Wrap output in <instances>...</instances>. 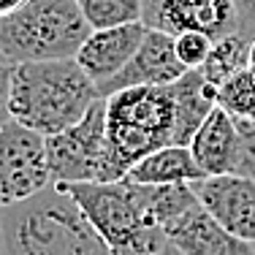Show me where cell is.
<instances>
[{
  "label": "cell",
  "mask_w": 255,
  "mask_h": 255,
  "mask_svg": "<svg viewBox=\"0 0 255 255\" xmlns=\"http://www.w3.org/2000/svg\"><path fill=\"white\" fill-rule=\"evenodd\" d=\"M0 255H112L71 193L44 187L0 209Z\"/></svg>",
  "instance_id": "cell-1"
},
{
  "label": "cell",
  "mask_w": 255,
  "mask_h": 255,
  "mask_svg": "<svg viewBox=\"0 0 255 255\" xmlns=\"http://www.w3.org/2000/svg\"><path fill=\"white\" fill-rule=\"evenodd\" d=\"M98 98L95 82L79 68L76 60L11 65V120L41 133L44 138L76 125Z\"/></svg>",
  "instance_id": "cell-2"
},
{
  "label": "cell",
  "mask_w": 255,
  "mask_h": 255,
  "mask_svg": "<svg viewBox=\"0 0 255 255\" xmlns=\"http://www.w3.org/2000/svg\"><path fill=\"white\" fill-rule=\"evenodd\" d=\"M177 103L171 84L130 87L106 98V160L103 179H125L141 157L174 144Z\"/></svg>",
  "instance_id": "cell-3"
},
{
  "label": "cell",
  "mask_w": 255,
  "mask_h": 255,
  "mask_svg": "<svg viewBox=\"0 0 255 255\" xmlns=\"http://www.w3.org/2000/svg\"><path fill=\"white\" fill-rule=\"evenodd\" d=\"M93 33L76 0H27L0 16L3 65L74 60Z\"/></svg>",
  "instance_id": "cell-4"
},
{
  "label": "cell",
  "mask_w": 255,
  "mask_h": 255,
  "mask_svg": "<svg viewBox=\"0 0 255 255\" xmlns=\"http://www.w3.org/2000/svg\"><path fill=\"white\" fill-rule=\"evenodd\" d=\"M71 193L112 255H163L166 234L152 223L141 204L138 185L117 182H76L60 185Z\"/></svg>",
  "instance_id": "cell-5"
},
{
  "label": "cell",
  "mask_w": 255,
  "mask_h": 255,
  "mask_svg": "<svg viewBox=\"0 0 255 255\" xmlns=\"http://www.w3.org/2000/svg\"><path fill=\"white\" fill-rule=\"evenodd\" d=\"M106 160V98H98L76 125L46 136V163L54 185L101 182Z\"/></svg>",
  "instance_id": "cell-6"
},
{
  "label": "cell",
  "mask_w": 255,
  "mask_h": 255,
  "mask_svg": "<svg viewBox=\"0 0 255 255\" xmlns=\"http://www.w3.org/2000/svg\"><path fill=\"white\" fill-rule=\"evenodd\" d=\"M52 185L46 138L19 123L0 128V209L14 206Z\"/></svg>",
  "instance_id": "cell-7"
},
{
  "label": "cell",
  "mask_w": 255,
  "mask_h": 255,
  "mask_svg": "<svg viewBox=\"0 0 255 255\" xmlns=\"http://www.w3.org/2000/svg\"><path fill=\"white\" fill-rule=\"evenodd\" d=\"M141 22L163 33H204L212 41L239 30L234 0H141Z\"/></svg>",
  "instance_id": "cell-8"
},
{
  "label": "cell",
  "mask_w": 255,
  "mask_h": 255,
  "mask_svg": "<svg viewBox=\"0 0 255 255\" xmlns=\"http://www.w3.org/2000/svg\"><path fill=\"white\" fill-rule=\"evenodd\" d=\"M198 204L234 236L255 245V179L220 174L190 182Z\"/></svg>",
  "instance_id": "cell-9"
},
{
  "label": "cell",
  "mask_w": 255,
  "mask_h": 255,
  "mask_svg": "<svg viewBox=\"0 0 255 255\" xmlns=\"http://www.w3.org/2000/svg\"><path fill=\"white\" fill-rule=\"evenodd\" d=\"M185 71L187 68L177 57L174 35L147 27L141 46L130 57V63L117 76L98 84V95L109 98V95L120 93V90H130V87H163V84L177 82Z\"/></svg>",
  "instance_id": "cell-10"
},
{
  "label": "cell",
  "mask_w": 255,
  "mask_h": 255,
  "mask_svg": "<svg viewBox=\"0 0 255 255\" xmlns=\"http://www.w3.org/2000/svg\"><path fill=\"white\" fill-rule=\"evenodd\" d=\"M166 242L182 255H255L250 242L226 231L201 204L190 206L185 215L163 228Z\"/></svg>",
  "instance_id": "cell-11"
},
{
  "label": "cell",
  "mask_w": 255,
  "mask_h": 255,
  "mask_svg": "<svg viewBox=\"0 0 255 255\" xmlns=\"http://www.w3.org/2000/svg\"><path fill=\"white\" fill-rule=\"evenodd\" d=\"M144 33H147L144 22L93 30L74 60L79 63V68L95 82V87H98V84L109 82L112 76H117L130 63V57L136 54V49L144 41Z\"/></svg>",
  "instance_id": "cell-12"
},
{
  "label": "cell",
  "mask_w": 255,
  "mask_h": 255,
  "mask_svg": "<svg viewBox=\"0 0 255 255\" xmlns=\"http://www.w3.org/2000/svg\"><path fill=\"white\" fill-rule=\"evenodd\" d=\"M193 160L204 171V177H220V174H234L236 171V155H239V130L236 120L231 117L226 109L215 106L206 120L193 133L190 144Z\"/></svg>",
  "instance_id": "cell-13"
},
{
  "label": "cell",
  "mask_w": 255,
  "mask_h": 255,
  "mask_svg": "<svg viewBox=\"0 0 255 255\" xmlns=\"http://www.w3.org/2000/svg\"><path fill=\"white\" fill-rule=\"evenodd\" d=\"M174 103H177V136L174 144L187 147L193 133L201 128L206 114L217 106V87H212L201 71H185L177 82H171Z\"/></svg>",
  "instance_id": "cell-14"
},
{
  "label": "cell",
  "mask_w": 255,
  "mask_h": 255,
  "mask_svg": "<svg viewBox=\"0 0 255 255\" xmlns=\"http://www.w3.org/2000/svg\"><path fill=\"white\" fill-rule=\"evenodd\" d=\"M128 179L136 185H190L204 179V171L193 160L190 149L179 144H168L155 149L128 171Z\"/></svg>",
  "instance_id": "cell-15"
},
{
  "label": "cell",
  "mask_w": 255,
  "mask_h": 255,
  "mask_svg": "<svg viewBox=\"0 0 255 255\" xmlns=\"http://www.w3.org/2000/svg\"><path fill=\"white\" fill-rule=\"evenodd\" d=\"M247 60H250V41L242 33H228L223 38L212 41L209 57H206V63L198 71L204 74V79L212 87H220L234 74L247 68Z\"/></svg>",
  "instance_id": "cell-16"
},
{
  "label": "cell",
  "mask_w": 255,
  "mask_h": 255,
  "mask_svg": "<svg viewBox=\"0 0 255 255\" xmlns=\"http://www.w3.org/2000/svg\"><path fill=\"white\" fill-rule=\"evenodd\" d=\"M90 30H106L141 22V0H76Z\"/></svg>",
  "instance_id": "cell-17"
},
{
  "label": "cell",
  "mask_w": 255,
  "mask_h": 255,
  "mask_svg": "<svg viewBox=\"0 0 255 255\" xmlns=\"http://www.w3.org/2000/svg\"><path fill=\"white\" fill-rule=\"evenodd\" d=\"M217 106L234 120H255V71L245 68L217 87Z\"/></svg>",
  "instance_id": "cell-18"
},
{
  "label": "cell",
  "mask_w": 255,
  "mask_h": 255,
  "mask_svg": "<svg viewBox=\"0 0 255 255\" xmlns=\"http://www.w3.org/2000/svg\"><path fill=\"white\" fill-rule=\"evenodd\" d=\"M174 46H177L179 63L185 65L187 71H196V68H201V65L206 63V57H209L212 38H209V35H204V33L190 30V33L174 35Z\"/></svg>",
  "instance_id": "cell-19"
},
{
  "label": "cell",
  "mask_w": 255,
  "mask_h": 255,
  "mask_svg": "<svg viewBox=\"0 0 255 255\" xmlns=\"http://www.w3.org/2000/svg\"><path fill=\"white\" fill-rule=\"evenodd\" d=\"M236 130H239V155L234 174L255 179V120H236Z\"/></svg>",
  "instance_id": "cell-20"
},
{
  "label": "cell",
  "mask_w": 255,
  "mask_h": 255,
  "mask_svg": "<svg viewBox=\"0 0 255 255\" xmlns=\"http://www.w3.org/2000/svg\"><path fill=\"white\" fill-rule=\"evenodd\" d=\"M236 5V22H239V30L247 41L255 38V0H234Z\"/></svg>",
  "instance_id": "cell-21"
},
{
  "label": "cell",
  "mask_w": 255,
  "mask_h": 255,
  "mask_svg": "<svg viewBox=\"0 0 255 255\" xmlns=\"http://www.w3.org/2000/svg\"><path fill=\"white\" fill-rule=\"evenodd\" d=\"M8 82H11V65H0V128L11 123L8 112Z\"/></svg>",
  "instance_id": "cell-22"
},
{
  "label": "cell",
  "mask_w": 255,
  "mask_h": 255,
  "mask_svg": "<svg viewBox=\"0 0 255 255\" xmlns=\"http://www.w3.org/2000/svg\"><path fill=\"white\" fill-rule=\"evenodd\" d=\"M22 3H27V0H0V16L8 14V11H14V8H19Z\"/></svg>",
  "instance_id": "cell-23"
},
{
  "label": "cell",
  "mask_w": 255,
  "mask_h": 255,
  "mask_svg": "<svg viewBox=\"0 0 255 255\" xmlns=\"http://www.w3.org/2000/svg\"><path fill=\"white\" fill-rule=\"evenodd\" d=\"M247 68L255 71V38L250 41V60H247Z\"/></svg>",
  "instance_id": "cell-24"
},
{
  "label": "cell",
  "mask_w": 255,
  "mask_h": 255,
  "mask_svg": "<svg viewBox=\"0 0 255 255\" xmlns=\"http://www.w3.org/2000/svg\"><path fill=\"white\" fill-rule=\"evenodd\" d=\"M0 65H3V60H0Z\"/></svg>",
  "instance_id": "cell-25"
},
{
  "label": "cell",
  "mask_w": 255,
  "mask_h": 255,
  "mask_svg": "<svg viewBox=\"0 0 255 255\" xmlns=\"http://www.w3.org/2000/svg\"><path fill=\"white\" fill-rule=\"evenodd\" d=\"M253 247H255V245H253Z\"/></svg>",
  "instance_id": "cell-26"
}]
</instances>
